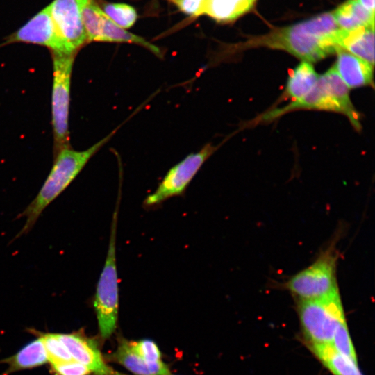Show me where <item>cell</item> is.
<instances>
[{
  "label": "cell",
  "mask_w": 375,
  "mask_h": 375,
  "mask_svg": "<svg viewBox=\"0 0 375 375\" xmlns=\"http://www.w3.org/2000/svg\"><path fill=\"white\" fill-rule=\"evenodd\" d=\"M339 31L332 12H326L294 25L276 28L262 35L250 37L233 47L240 51L256 47L283 50L312 63L340 49Z\"/></svg>",
  "instance_id": "1"
},
{
  "label": "cell",
  "mask_w": 375,
  "mask_h": 375,
  "mask_svg": "<svg viewBox=\"0 0 375 375\" xmlns=\"http://www.w3.org/2000/svg\"><path fill=\"white\" fill-rule=\"evenodd\" d=\"M116 131L85 150L76 151L65 147L56 153L52 169L39 192L16 217L25 218V222L14 240L31 231L44 209L69 186L88 160L110 140Z\"/></svg>",
  "instance_id": "2"
},
{
  "label": "cell",
  "mask_w": 375,
  "mask_h": 375,
  "mask_svg": "<svg viewBox=\"0 0 375 375\" xmlns=\"http://www.w3.org/2000/svg\"><path fill=\"white\" fill-rule=\"evenodd\" d=\"M299 109L333 111L344 115L357 130L361 128L360 115L349 97V88L340 78L333 66L319 76L313 89L303 99L285 106L272 110L260 119H275L288 112Z\"/></svg>",
  "instance_id": "3"
},
{
  "label": "cell",
  "mask_w": 375,
  "mask_h": 375,
  "mask_svg": "<svg viewBox=\"0 0 375 375\" xmlns=\"http://www.w3.org/2000/svg\"><path fill=\"white\" fill-rule=\"evenodd\" d=\"M303 335L310 345L331 344L338 326L346 322L339 289L317 299H297Z\"/></svg>",
  "instance_id": "4"
},
{
  "label": "cell",
  "mask_w": 375,
  "mask_h": 375,
  "mask_svg": "<svg viewBox=\"0 0 375 375\" xmlns=\"http://www.w3.org/2000/svg\"><path fill=\"white\" fill-rule=\"evenodd\" d=\"M112 215L108 249L94 298L100 336L109 338L116 329L119 309V288L116 261V234L119 197Z\"/></svg>",
  "instance_id": "5"
},
{
  "label": "cell",
  "mask_w": 375,
  "mask_h": 375,
  "mask_svg": "<svg viewBox=\"0 0 375 375\" xmlns=\"http://www.w3.org/2000/svg\"><path fill=\"white\" fill-rule=\"evenodd\" d=\"M336 244L335 239L310 265L288 281L285 288L297 299L320 298L338 288L336 277L338 251Z\"/></svg>",
  "instance_id": "6"
},
{
  "label": "cell",
  "mask_w": 375,
  "mask_h": 375,
  "mask_svg": "<svg viewBox=\"0 0 375 375\" xmlns=\"http://www.w3.org/2000/svg\"><path fill=\"white\" fill-rule=\"evenodd\" d=\"M75 54L52 53V125L55 154L69 147L68 116L70 82Z\"/></svg>",
  "instance_id": "7"
},
{
  "label": "cell",
  "mask_w": 375,
  "mask_h": 375,
  "mask_svg": "<svg viewBox=\"0 0 375 375\" xmlns=\"http://www.w3.org/2000/svg\"><path fill=\"white\" fill-rule=\"evenodd\" d=\"M217 148L218 146L208 143L201 150L190 153L172 167L154 192L144 199V206H158L169 198L182 194L203 164Z\"/></svg>",
  "instance_id": "8"
},
{
  "label": "cell",
  "mask_w": 375,
  "mask_h": 375,
  "mask_svg": "<svg viewBox=\"0 0 375 375\" xmlns=\"http://www.w3.org/2000/svg\"><path fill=\"white\" fill-rule=\"evenodd\" d=\"M15 42L35 44L48 47L51 53L76 54L58 33L47 6L17 31L8 36L0 47Z\"/></svg>",
  "instance_id": "9"
},
{
  "label": "cell",
  "mask_w": 375,
  "mask_h": 375,
  "mask_svg": "<svg viewBox=\"0 0 375 375\" xmlns=\"http://www.w3.org/2000/svg\"><path fill=\"white\" fill-rule=\"evenodd\" d=\"M89 1L53 0L49 5L58 33L75 52L88 42L81 12Z\"/></svg>",
  "instance_id": "10"
},
{
  "label": "cell",
  "mask_w": 375,
  "mask_h": 375,
  "mask_svg": "<svg viewBox=\"0 0 375 375\" xmlns=\"http://www.w3.org/2000/svg\"><path fill=\"white\" fill-rule=\"evenodd\" d=\"M72 359L85 365L94 375H115L103 360L97 342L78 333H59Z\"/></svg>",
  "instance_id": "11"
},
{
  "label": "cell",
  "mask_w": 375,
  "mask_h": 375,
  "mask_svg": "<svg viewBox=\"0 0 375 375\" xmlns=\"http://www.w3.org/2000/svg\"><path fill=\"white\" fill-rule=\"evenodd\" d=\"M337 59L333 65L336 72L350 88L374 84V65L340 49L336 51Z\"/></svg>",
  "instance_id": "12"
},
{
  "label": "cell",
  "mask_w": 375,
  "mask_h": 375,
  "mask_svg": "<svg viewBox=\"0 0 375 375\" xmlns=\"http://www.w3.org/2000/svg\"><path fill=\"white\" fill-rule=\"evenodd\" d=\"M109 360L123 365L135 375H169L168 366L162 360L148 362L132 349L130 341L122 338Z\"/></svg>",
  "instance_id": "13"
},
{
  "label": "cell",
  "mask_w": 375,
  "mask_h": 375,
  "mask_svg": "<svg viewBox=\"0 0 375 375\" xmlns=\"http://www.w3.org/2000/svg\"><path fill=\"white\" fill-rule=\"evenodd\" d=\"M338 44L340 49L374 65V26L348 31L340 28Z\"/></svg>",
  "instance_id": "14"
},
{
  "label": "cell",
  "mask_w": 375,
  "mask_h": 375,
  "mask_svg": "<svg viewBox=\"0 0 375 375\" xmlns=\"http://www.w3.org/2000/svg\"><path fill=\"white\" fill-rule=\"evenodd\" d=\"M319 76L311 62L301 61L288 77L285 90L286 97L292 101L303 99L315 86Z\"/></svg>",
  "instance_id": "15"
},
{
  "label": "cell",
  "mask_w": 375,
  "mask_h": 375,
  "mask_svg": "<svg viewBox=\"0 0 375 375\" xmlns=\"http://www.w3.org/2000/svg\"><path fill=\"white\" fill-rule=\"evenodd\" d=\"M338 27L351 30L360 26H374V14L363 8L357 0H347L333 12Z\"/></svg>",
  "instance_id": "16"
},
{
  "label": "cell",
  "mask_w": 375,
  "mask_h": 375,
  "mask_svg": "<svg viewBox=\"0 0 375 375\" xmlns=\"http://www.w3.org/2000/svg\"><path fill=\"white\" fill-rule=\"evenodd\" d=\"M309 347L334 375H362L358 362L338 353L331 344L310 345Z\"/></svg>",
  "instance_id": "17"
},
{
  "label": "cell",
  "mask_w": 375,
  "mask_h": 375,
  "mask_svg": "<svg viewBox=\"0 0 375 375\" xmlns=\"http://www.w3.org/2000/svg\"><path fill=\"white\" fill-rule=\"evenodd\" d=\"M47 361V355L40 337L30 342L16 354L6 360L9 365L7 372L33 368L42 365Z\"/></svg>",
  "instance_id": "18"
},
{
  "label": "cell",
  "mask_w": 375,
  "mask_h": 375,
  "mask_svg": "<svg viewBox=\"0 0 375 375\" xmlns=\"http://www.w3.org/2000/svg\"><path fill=\"white\" fill-rule=\"evenodd\" d=\"M256 0H206L203 15L215 20L227 22L247 12Z\"/></svg>",
  "instance_id": "19"
},
{
  "label": "cell",
  "mask_w": 375,
  "mask_h": 375,
  "mask_svg": "<svg viewBox=\"0 0 375 375\" xmlns=\"http://www.w3.org/2000/svg\"><path fill=\"white\" fill-rule=\"evenodd\" d=\"M99 42L133 43L145 47L158 57H162V55L157 46L117 26L105 14Z\"/></svg>",
  "instance_id": "20"
},
{
  "label": "cell",
  "mask_w": 375,
  "mask_h": 375,
  "mask_svg": "<svg viewBox=\"0 0 375 375\" xmlns=\"http://www.w3.org/2000/svg\"><path fill=\"white\" fill-rule=\"evenodd\" d=\"M81 15L88 42H99L104 15L101 8L90 0L83 6Z\"/></svg>",
  "instance_id": "21"
},
{
  "label": "cell",
  "mask_w": 375,
  "mask_h": 375,
  "mask_svg": "<svg viewBox=\"0 0 375 375\" xmlns=\"http://www.w3.org/2000/svg\"><path fill=\"white\" fill-rule=\"evenodd\" d=\"M101 10L115 24L124 29L132 26L137 19L135 10L126 3H106Z\"/></svg>",
  "instance_id": "22"
},
{
  "label": "cell",
  "mask_w": 375,
  "mask_h": 375,
  "mask_svg": "<svg viewBox=\"0 0 375 375\" xmlns=\"http://www.w3.org/2000/svg\"><path fill=\"white\" fill-rule=\"evenodd\" d=\"M48 360L51 363L60 362L72 360L65 344L56 333H45L41 335Z\"/></svg>",
  "instance_id": "23"
},
{
  "label": "cell",
  "mask_w": 375,
  "mask_h": 375,
  "mask_svg": "<svg viewBox=\"0 0 375 375\" xmlns=\"http://www.w3.org/2000/svg\"><path fill=\"white\" fill-rule=\"evenodd\" d=\"M331 345L338 353L358 362L356 351L346 322L341 323L338 326L334 333Z\"/></svg>",
  "instance_id": "24"
},
{
  "label": "cell",
  "mask_w": 375,
  "mask_h": 375,
  "mask_svg": "<svg viewBox=\"0 0 375 375\" xmlns=\"http://www.w3.org/2000/svg\"><path fill=\"white\" fill-rule=\"evenodd\" d=\"M133 351L148 362L161 360V352L157 344L150 340L130 342Z\"/></svg>",
  "instance_id": "25"
},
{
  "label": "cell",
  "mask_w": 375,
  "mask_h": 375,
  "mask_svg": "<svg viewBox=\"0 0 375 375\" xmlns=\"http://www.w3.org/2000/svg\"><path fill=\"white\" fill-rule=\"evenodd\" d=\"M51 364L56 375H88L91 373L85 365L74 359Z\"/></svg>",
  "instance_id": "26"
},
{
  "label": "cell",
  "mask_w": 375,
  "mask_h": 375,
  "mask_svg": "<svg viewBox=\"0 0 375 375\" xmlns=\"http://www.w3.org/2000/svg\"><path fill=\"white\" fill-rule=\"evenodd\" d=\"M171 1L185 14L192 16L203 15L205 2L197 0H171Z\"/></svg>",
  "instance_id": "27"
},
{
  "label": "cell",
  "mask_w": 375,
  "mask_h": 375,
  "mask_svg": "<svg viewBox=\"0 0 375 375\" xmlns=\"http://www.w3.org/2000/svg\"><path fill=\"white\" fill-rule=\"evenodd\" d=\"M359 3L371 13L374 14V0H357Z\"/></svg>",
  "instance_id": "28"
},
{
  "label": "cell",
  "mask_w": 375,
  "mask_h": 375,
  "mask_svg": "<svg viewBox=\"0 0 375 375\" xmlns=\"http://www.w3.org/2000/svg\"><path fill=\"white\" fill-rule=\"evenodd\" d=\"M115 375H126V374H122V373L115 372ZM169 375H170V374H169Z\"/></svg>",
  "instance_id": "29"
},
{
  "label": "cell",
  "mask_w": 375,
  "mask_h": 375,
  "mask_svg": "<svg viewBox=\"0 0 375 375\" xmlns=\"http://www.w3.org/2000/svg\"><path fill=\"white\" fill-rule=\"evenodd\" d=\"M197 1H203V2H205L206 0H197Z\"/></svg>",
  "instance_id": "30"
}]
</instances>
